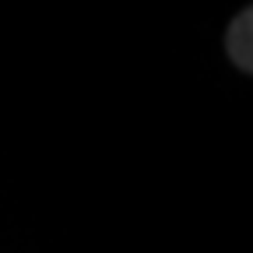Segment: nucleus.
I'll use <instances>...</instances> for the list:
<instances>
[{
    "instance_id": "obj_1",
    "label": "nucleus",
    "mask_w": 253,
    "mask_h": 253,
    "mask_svg": "<svg viewBox=\"0 0 253 253\" xmlns=\"http://www.w3.org/2000/svg\"><path fill=\"white\" fill-rule=\"evenodd\" d=\"M250 28H253V11H243V14L232 21V28H229V56H232V63H239L243 71H250V63H253Z\"/></svg>"
}]
</instances>
